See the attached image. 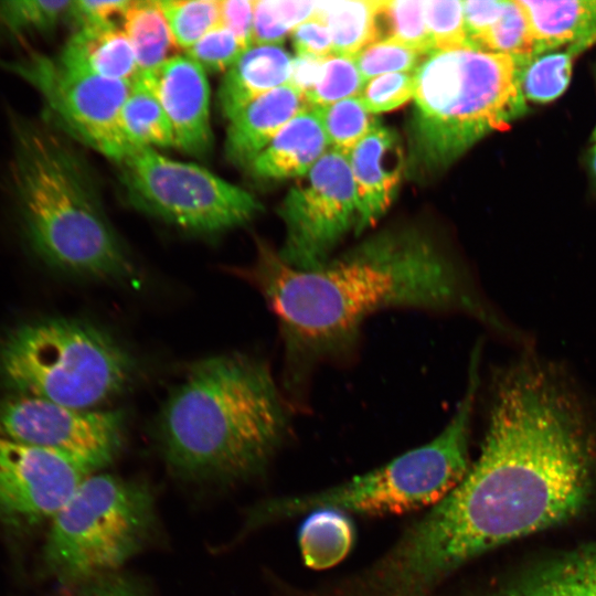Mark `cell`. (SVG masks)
Wrapping results in <instances>:
<instances>
[{
	"instance_id": "obj_25",
	"label": "cell",
	"mask_w": 596,
	"mask_h": 596,
	"mask_svg": "<svg viewBox=\"0 0 596 596\" xmlns=\"http://www.w3.org/2000/svg\"><path fill=\"white\" fill-rule=\"evenodd\" d=\"M379 41L394 40L428 56L433 50L424 15V1L379 0Z\"/></svg>"
},
{
	"instance_id": "obj_6",
	"label": "cell",
	"mask_w": 596,
	"mask_h": 596,
	"mask_svg": "<svg viewBox=\"0 0 596 596\" xmlns=\"http://www.w3.org/2000/svg\"><path fill=\"white\" fill-rule=\"evenodd\" d=\"M134 363L107 332L82 320L47 318L0 341V379L18 395L92 409L120 393Z\"/></svg>"
},
{
	"instance_id": "obj_39",
	"label": "cell",
	"mask_w": 596,
	"mask_h": 596,
	"mask_svg": "<svg viewBox=\"0 0 596 596\" xmlns=\"http://www.w3.org/2000/svg\"><path fill=\"white\" fill-rule=\"evenodd\" d=\"M254 0L220 1V25L227 29L244 50L253 44Z\"/></svg>"
},
{
	"instance_id": "obj_1",
	"label": "cell",
	"mask_w": 596,
	"mask_h": 596,
	"mask_svg": "<svg viewBox=\"0 0 596 596\" xmlns=\"http://www.w3.org/2000/svg\"><path fill=\"white\" fill-rule=\"evenodd\" d=\"M233 273L254 286L278 320L284 384L302 403L313 372L347 362L361 330L387 309L460 313L507 332L468 268L430 235L400 230L376 235L312 269H300L258 242L254 260Z\"/></svg>"
},
{
	"instance_id": "obj_43",
	"label": "cell",
	"mask_w": 596,
	"mask_h": 596,
	"mask_svg": "<svg viewBox=\"0 0 596 596\" xmlns=\"http://www.w3.org/2000/svg\"><path fill=\"white\" fill-rule=\"evenodd\" d=\"M589 167L594 179L596 180V142H594L589 151Z\"/></svg>"
},
{
	"instance_id": "obj_29",
	"label": "cell",
	"mask_w": 596,
	"mask_h": 596,
	"mask_svg": "<svg viewBox=\"0 0 596 596\" xmlns=\"http://www.w3.org/2000/svg\"><path fill=\"white\" fill-rule=\"evenodd\" d=\"M72 1H0V25L13 36L47 34L68 19Z\"/></svg>"
},
{
	"instance_id": "obj_21",
	"label": "cell",
	"mask_w": 596,
	"mask_h": 596,
	"mask_svg": "<svg viewBox=\"0 0 596 596\" xmlns=\"http://www.w3.org/2000/svg\"><path fill=\"white\" fill-rule=\"evenodd\" d=\"M377 4L379 0L316 1L315 18L329 30L332 54L354 56L379 41Z\"/></svg>"
},
{
	"instance_id": "obj_5",
	"label": "cell",
	"mask_w": 596,
	"mask_h": 596,
	"mask_svg": "<svg viewBox=\"0 0 596 596\" xmlns=\"http://www.w3.org/2000/svg\"><path fill=\"white\" fill-rule=\"evenodd\" d=\"M478 362L479 351L475 350L464 396L447 425L432 440L337 486L263 502L249 513L248 525L260 526L320 509L373 517L402 514L441 501L471 465L469 440L479 387Z\"/></svg>"
},
{
	"instance_id": "obj_2",
	"label": "cell",
	"mask_w": 596,
	"mask_h": 596,
	"mask_svg": "<svg viewBox=\"0 0 596 596\" xmlns=\"http://www.w3.org/2000/svg\"><path fill=\"white\" fill-rule=\"evenodd\" d=\"M289 426L286 400L268 365L230 353L191 365L159 413L156 437L179 479L230 486L259 476Z\"/></svg>"
},
{
	"instance_id": "obj_32",
	"label": "cell",
	"mask_w": 596,
	"mask_h": 596,
	"mask_svg": "<svg viewBox=\"0 0 596 596\" xmlns=\"http://www.w3.org/2000/svg\"><path fill=\"white\" fill-rule=\"evenodd\" d=\"M364 84L353 56L331 54L324 57L321 76L306 99L310 107H324L360 96Z\"/></svg>"
},
{
	"instance_id": "obj_13",
	"label": "cell",
	"mask_w": 596,
	"mask_h": 596,
	"mask_svg": "<svg viewBox=\"0 0 596 596\" xmlns=\"http://www.w3.org/2000/svg\"><path fill=\"white\" fill-rule=\"evenodd\" d=\"M142 74L169 118L175 147L188 155L205 157L213 145L205 71L187 55H173Z\"/></svg>"
},
{
	"instance_id": "obj_22",
	"label": "cell",
	"mask_w": 596,
	"mask_h": 596,
	"mask_svg": "<svg viewBox=\"0 0 596 596\" xmlns=\"http://www.w3.org/2000/svg\"><path fill=\"white\" fill-rule=\"evenodd\" d=\"M354 542V528L344 512L320 509L301 524L298 543L305 565L326 570L340 563Z\"/></svg>"
},
{
	"instance_id": "obj_40",
	"label": "cell",
	"mask_w": 596,
	"mask_h": 596,
	"mask_svg": "<svg viewBox=\"0 0 596 596\" xmlns=\"http://www.w3.org/2000/svg\"><path fill=\"white\" fill-rule=\"evenodd\" d=\"M131 0L117 1H95L77 0L72 1L68 19L75 29L91 25H102L110 23L115 15H123Z\"/></svg>"
},
{
	"instance_id": "obj_30",
	"label": "cell",
	"mask_w": 596,
	"mask_h": 596,
	"mask_svg": "<svg viewBox=\"0 0 596 596\" xmlns=\"http://www.w3.org/2000/svg\"><path fill=\"white\" fill-rule=\"evenodd\" d=\"M316 1L257 0L254 7L253 44H280L299 24L312 19Z\"/></svg>"
},
{
	"instance_id": "obj_28",
	"label": "cell",
	"mask_w": 596,
	"mask_h": 596,
	"mask_svg": "<svg viewBox=\"0 0 596 596\" xmlns=\"http://www.w3.org/2000/svg\"><path fill=\"white\" fill-rule=\"evenodd\" d=\"M315 108L320 116L330 148L345 155L379 125L360 96Z\"/></svg>"
},
{
	"instance_id": "obj_27",
	"label": "cell",
	"mask_w": 596,
	"mask_h": 596,
	"mask_svg": "<svg viewBox=\"0 0 596 596\" xmlns=\"http://www.w3.org/2000/svg\"><path fill=\"white\" fill-rule=\"evenodd\" d=\"M574 57L568 49L531 57L521 74L525 100L543 104L560 97L570 84Z\"/></svg>"
},
{
	"instance_id": "obj_20",
	"label": "cell",
	"mask_w": 596,
	"mask_h": 596,
	"mask_svg": "<svg viewBox=\"0 0 596 596\" xmlns=\"http://www.w3.org/2000/svg\"><path fill=\"white\" fill-rule=\"evenodd\" d=\"M525 9L536 55L563 44L579 45L596 32V0H520Z\"/></svg>"
},
{
	"instance_id": "obj_24",
	"label": "cell",
	"mask_w": 596,
	"mask_h": 596,
	"mask_svg": "<svg viewBox=\"0 0 596 596\" xmlns=\"http://www.w3.org/2000/svg\"><path fill=\"white\" fill-rule=\"evenodd\" d=\"M121 126L134 147L175 146L169 118L147 76L142 73L131 82L121 110Z\"/></svg>"
},
{
	"instance_id": "obj_17",
	"label": "cell",
	"mask_w": 596,
	"mask_h": 596,
	"mask_svg": "<svg viewBox=\"0 0 596 596\" xmlns=\"http://www.w3.org/2000/svg\"><path fill=\"white\" fill-rule=\"evenodd\" d=\"M329 149L320 116L309 107L281 128L248 169L260 179L302 177Z\"/></svg>"
},
{
	"instance_id": "obj_36",
	"label": "cell",
	"mask_w": 596,
	"mask_h": 596,
	"mask_svg": "<svg viewBox=\"0 0 596 596\" xmlns=\"http://www.w3.org/2000/svg\"><path fill=\"white\" fill-rule=\"evenodd\" d=\"M244 51L236 38L219 25L188 49L185 55L204 71L225 73Z\"/></svg>"
},
{
	"instance_id": "obj_33",
	"label": "cell",
	"mask_w": 596,
	"mask_h": 596,
	"mask_svg": "<svg viewBox=\"0 0 596 596\" xmlns=\"http://www.w3.org/2000/svg\"><path fill=\"white\" fill-rule=\"evenodd\" d=\"M353 57L364 82H368L383 74L415 72L427 56L394 40H381Z\"/></svg>"
},
{
	"instance_id": "obj_12",
	"label": "cell",
	"mask_w": 596,
	"mask_h": 596,
	"mask_svg": "<svg viewBox=\"0 0 596 596\" xmlns=\"http://www.w3.org/2000/svg\"><path fill=\"white\" fill-rule=\"evenodd\" d=\"M89 475L62 455L0 434V512L6 517L52 520Z\"/></svg>"
},
{
	"instance_id": "obj_38",
	"label": "cell",
	"mask_w": 596,
	"mask_h": 596,
	"mask_svg": "<svg viewBox=\"0 0 596 596\" xmlns=\"http://www.w3.org/2000/svg\"><path fill=\"white\" fill-rule=\"evenodd\" d=\"M290 35L297 55L327 57L333 53L327 25L315 17L296 26Z\"/></svg>"
},
{
	"instance_id": "obj_37",
	"label": "cell",
	"mask_w": 596,
	"mask_h": 596,
	"mask_svg": "<svg viewBox=\"0 0 596 596\" xmlns=\"http://www.w3.org/2000/svg\"><path fill=\"white\" fill-rule=\"evenodd\" d=\"M66 588L64 596H155L143 582L121 571L102 574Z\"/></svg>"
},
{
	"instance_id": "obj_42",
	"label": "cell",
	"mask_w": 596,
	"mask_h": 596,
	"mask_svg": "<svg viewBox=\"0 0 596 596\" xmlns=\"http://www.w3.org/2000/svg\"><path fill=\"white\" fill-rule=\"evenodd\" d=\"M323 60L324 57L300 55L292 58L288 84L297 89L305 98L311 94L321 76Z\"/></svg>"
},
{
	"instance_id": "obj_15",
	"label": "cell",
	"mask_w": 596,
	"mask_h": 596,
	"mask_svg": "<svg viewBox=\"0 0 596 596\" xmlns=\"http://www.w3.org/2000/svg\"><path fill=\"white\" fill-rule=\"evenodd\" d=\"M309 107L306 98L289 84L256 98L230 120L226 158L236 167L248 168L281 128Z\"/></svg>"
},
{
	"instance_id": "obj_35",
	"label": "cell",
	"mask_w": 596,
	"mask_h": 596,
	"mask_svg": "<svg viewBox=\"0 0 596 596\" xmlns=\"http://www.w3.org/2000/svg\"><path fill=\"white\" fill-rule=\"evenodd\" d=\"M414 91L415 72L389 73L369 79L360 98L371 114H379L404 105Z\"/></svg>"
},
{
	"instance_id": "obj_18",
	"label": "cell",
	"mask_w": 596,
	"mask_h": 596,
	"mask_svg": "<svg viewBox=\"0 0 596 596\" xmlns=\"http://www.w3.org/2000/svg\"><path fill=\"white\" fill-rule=\"evenodd\" d=\"M58 60L76 71L132 82L139 75L134 49L116 23L75 29Z\"/></svg>"
},
{
	"instance_id": "obj_10",
	"label": "cell",
	"mask_w": 596,
	"mask_h": 596,
	"mask_svg": "<svg viewBox=\"0 0 596 596\" xmlns=\"http://www.w3.org/2000/svg\"><path fill=\"white\" fill-rule=\"evenodd\" d=\"M286 237L278 251L284 262L312 269L330 257L351 232L360 213L348 155L330 148L286 195L279 209Z\"/></svg>"
},
{
	"instance_id": "obj_44",
	"label": "cell",
	"mask_w": 596,
	"mask_h": 596,
	"mask_svg": "<svg viewBox=\"0 0 596 596\" xmlns=\"http://www.w3.org/2000/svg\"><path fill=\"white\" fill-rule=\"evenodd\" d=\"M593 139H594V142H596V127H595V130H594V134H593Z\"/></svg>"
},
{
	"instance_id": "obj_19",
	"label": "cell",
	"mask_w": 596,
	"mask_h": 596,
	"mask_svg": "<svg viewBox=\"0 0 596 596\" xmlns=\"http://www.w3.org/2000/svg\"><path fill=\"white\" fill-rule=\"evenodd\" d=\"M491 596H596V543L550 561Z\"/></svg>"
},
{
	"instance_id": "obj_16",
	"label": "cell",
	"mask_w": 596,
	"mask_h": 596,
	"mask_svg": "<svg viewBox=\"0 0 596 596\" xmlns=\"http://www.w3.org/2000/svg\"><path fill=\"white\" fill-rule=\"evenodd\" d=\"M291 65L281 44H252L224 73L217 92L222 115L231 120L256 98L288 84Z\"/></svg>"
},
{
	"instance_id": "obj_8",
	"label": "cell",
	"mask_w": 596,
	"mask_h": 596,
	"mask_svg": "<svg viewBox=\"0 0 596 596\" xmlns=\"http://www.w3.org/2000/svg\"><path fill=\"white\" fill-rule=\"evenodd\" d=\"M117 164L131 205L189 232H224L246 224L262 210L246 190L153 148L134 147Z\"/></svg>"
},
{
	"instance_id": "obj_31",
	"label": "cell",
	"mask_w": 596,
	"mask_h": 596,
	"mask_svg": "<svg viewBox=\"0 0 596 596\" xmlns=\"http://www.w3.org/2000/svg\"><path fill=\"white\" fill-rule=\"evenodd\" d=\"M177 46L185 51L220 25V1L159 0Z\"/></svg>"
},
{
	"instance_id": "obj_26",
	"label": "cell",
	"mask_w": 596,
	"mask_h": 596,
	"mask_svg": "<svg viewBox=\"0 0 596 596\" xmlns=\"http://www.w3.org/2000/svg\"><path fill=\"white\" fill-rule=\"evenodd\" d=\"M473 47L519 57L536 55L531 23L520 0H504L500 17Z\"/></svg>"
},
{
	"instance_id": "obj_9",
	"label": "cell",
	"mask_w": 596,
	"mask_h": 596,
	"mask_svg": "<svg viewBox=\"0 0 596 596\" xmlns=\"http://www.w3.org/2000/svg\"><path fill=\"white\" fill-rule=\"evenodd\" d=\"M0 66L34 88L44 120L70 139L120 161L134 146L121 126V110L131 82L76 71L43 53L30 52Z\"/></svg>"
},
{
	"instance_id": "obj_11",
	"label": "cell",
	"mask_w": 596,
	"mask_h": 596,
	"mask_svg": "<svg viewBox=\"0 0 596 596\" xmlns=\"http://www.w3.org/2000/svg\"><path fill=\"white\" fill-rule=\"evenodd\" d=\"M124 430L120 411L79 409L21 395L0 402V434L62 455L91 473L117 457Z\"/></svg>"
},
{
	"instance_id": "obj_41",
	"label": "cell",
	"mask_w": 596,
	"mask_h": 596,
	"mask_svg": "<svg viewBox=\"0 0 596 596\" xmlns=\"http://www.w3.org/2000/svg\"><path fill=\"white\" fill-rule=\"evenodd\" d=\"M504 0L462 1L465 26L471 46L493 25L501 14Z\"/></svg>"
},
{
	"instance_id": "obj_7",
	"label": "cell",
	"mask_w": 596,
	"mask_h": 596,
	"mask_svg": "<svg viewBox=\"0 0 596 596\" xmlns=\"http://www.w3.org/2000/svg\"><path fill=\"white\" fill-rule=\"evenodd\" d=\"M160 533L146 481L94 472L51 520L43 549L49 573L66 587L121 566Z\"/></svg>"
},
{
	"instance_id": "obj_4",
	"label": "cell",
	"mask_w": 596,
	"mask_h": 596,
	"mask_svg": "<svg viewBox=\"0 0 596 596\" xmlns=\"http://www.w3.org/2000/svg\"><path fill=\"white\" fill-rule=\"evenodd\" d=\"M519 57L465 46L432 52L415 71L414 157L427 169L456 160L524 115Z\"/></svg>"
},
{
	"instance_id": "obj_14",
	"label": "cell",
	"mask_w": 596,
	"mask_h": 596,
	"mask_svg": "<svg viewBox=\"0 0 596 596\" xmlns=\"http://www.w3.org/2000/svg\"><path fill=\"white\" fill-rule=\"evenodd\" d=\"M359 202V233L390 207L403 172V150L395 132L376 125L348 155Z\"/></svg>"
},
{
	"instance_id": "obj_23",
	"label": "cell",
	"mask_w": 596,
	"mask_h": 596,
	"mask_svg": "<svg viewBox=\"0 0 596 596\" xmlns=\"http://www.w3.org/2000/svg\"><path fill=\"white\" fill-rule=\"evenodd\" d=\"M121 18L140 73L153 71L173 56L177 43L157 1H130Z\"/></svg>"
},
{
	"instance_id": "obj_3",
	"label": "cell",
	"mask_w": 596,
	"mask_h": 596,
	"mask_svg": "<svg viewBox=\"0 0 596 596\" xmlns=\"http://www.w3.org/2000/svg\"><path fill=\"white\" fill-rule=\"evenodd\" d=\"M10 184L32 249L64 272L127 280L134 265L70 138L45 120H11Z\"/></svg>"
},
{
	"instance_id": "obj_34",
	"label": "cell",
	"mask_w": 596,
	"mask_h": 596,
	"mask_svg": "<svg viewBox=\"0 0 596 596\" xmlns=\"http://www.w3.org/2000/svg\"><path fill=\"white\" fill-rule=\"evenodd\" d=\"M424 15L434 51L471 46L465 26L462 1L425 0Z\"/></svg>"
}]
</instances>
